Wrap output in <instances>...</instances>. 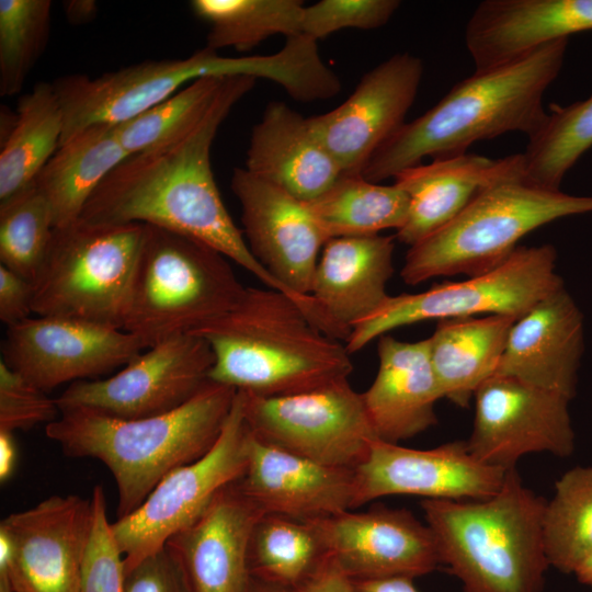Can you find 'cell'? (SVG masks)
<instances>
[{"mask_svg": "<svg viewBox=\"0 0 592 592\" xmlns=\"http://www.w3.org/2000/svg\"><path fill=\"white\" fill-rule=\"evenodd\" d=\"M255 81L248 76L226 78L196 125L126 158L98 186L79 219L90 224H141L193 238L236 262L265 287L295 300L252 254L221 200L210 164L219 126Z\"/></svg>", "mask_w": 592, "mask_h": 592, "instance_id": "6da1fadb", "label": "cell"}, {"mask_svg": "<svg viewBox=\"0 0 592 592\" xmlns=\"http://www.w3.org/2000/svg\"><path fill=\"white\" fill-rule=\"evenodd\" d=\"M567 46L568 39L549 42L505 64L475 71L433 107L406 122L372 155L361 175L379 183L426 157L466 153L479 140L509 132L532 137L547 118L544 94L562 68Z\"/></svg>", "mask_w": 592, "mask_h": 592, "instance_id": "7a4b0ae2", "label": "cell"}, {"mask_svg": "<svg viewBox=\"0 0 592 592\" xmlns=\"http://www.w3.org/2000/svg\"><path fill=\"white\" fill-rule=\"evenodd\" d=\"M209 345V380L237 391L280 397L348 379L345 344L320 330L282 292L247 287L235 308L193 330Z\"/></svg>", "mask_w": 592, "mask_h": 592, "instance_id": "3957f363", "label": "cell"}, {"mask_svg": "<svg viewBox=\"0 0 592 592\" xmlns=\"http://www.w3.org/2000/svg\"><path fill=\"white\" fill-rule=\"evenodd\" d=\"M236 395L235 388L209 382L178 409L148 418L66 410L45 426V433L66 456L94 458L106 466L117 488L116 516L122 519L137 510L169 473L213 447Z\"/></svg>", "mask_w": 592, "mask_h": 592, "instance_id": "277c9868", "label": "cell"}, {"mask_svg": "<svg viewBox=\"0 0 592 592\" xmlns=\"http://www.w3.org/2000/svg\"><path fill=\"white\" fill-rule=\"evenodd\" d=\"M546 499L508 469L500 490L476 501L422 499L440 565L464 592H542L550 567L544 546Z\"/></svg>", "mask_w": 592, "mask_h": 592, "instance_id": "5b68a950", "label": "cell"}, {"mask_svg": "<svg viewBox=\"0 0 592 592\" xmlns=\"http://www.w3.org/2000/svg\"><path fill=\"white\" fill-rule=\"evenodd\" d=\"M229 261L201 241L146 225L124 330L148 349L226 315L247 288Z\"/></svg>", "mask_w": 592, "mask_h": 592, "instance_id": "8992f818", "label": "cell"}, {"mask_svg": "<svg viewBox=\"0 0 592 592\" xmlns=\"http://www.w3.org/2000/svg\"><path fill=\"white\" fill-rule=\"evenodd\" d=\"M585 213H592V196L569 195L522 180L492 185L446 226L409 247L401 278L415 285L436 276L482 274L508 259L531 231Z\"/></svg>", "mask_w": 592, "mask_h": 592, "instance_id": "52a82bcc", "label": "cell"}, {"mask_svg": "<svg viewBox=\"0 0 592 592\" xmlns=\"http://www.w3.org/2000/svg\"><path fill=\"white\" fill-rule=\"evenodd\" d=\"M146 225L77 221L54 230L33 311L124 329Z\"/></svg>", "mask_w": 592, "mask_h": 592, "instance_id": "ba28073f", "label": "cell"}, {"mask_svg": "<svg viewBox=\"0 0 592 592\" xmlns=\"http://www.w3.org/2000/svg\"><path fill=\"white\" fill-rule=\"evenodd\" d=\"M292 68L283 50L225 57L205 46L185 58L144 60L94 78L66 75L53 82L64 113L60 145L92 125L126 122L204 77L248 76L282 86Z\"/></svg>", "mask_w": 592, "mask_h": 592, "instance_id": "9c48e42d", "label": "cell"}, {"mask_svg": "<svg viewBox=\"0 0 592 592\" xmlns=\"http://www.w3.org/2000/svg\"><path fill=\"white\" fill-rule=\"evenodd\" d=\"M551 244L517 247L500 265L460 282H443L417 294L389 295L345 341L350 354L399 327L479 314L520 318L538 300L563 286Z\"/></svg>", "mask_w": 592, "mask_h": 592, "instance_id": "30bf717a", "label": "cell"}, {"mask_svg": "<svg viewBox=\"0 0 592 592\" xmlns=\"http://www.w3.org/2000/svg\"><path fill=\"white\" fill-rule=\"evenodd\" d=\"M249 445L250 430L237 391L213 447L201 458L169 473L137 510L111 523L124 572L162 549L173 535L193 524L225 487L243 475Z\"/></svg>", "mask_w": 592, "mask_h": 592, "instance_id": "8fae6325", "label": "cell"}, {"mask_svg": "<svg viewBox=\"0 0 592 592\" xmlns=\"http://www.w3.org/2000/svg\"><path fill=\"white\" fill-rule=\"evenodd\" d=\"M239 392L257 440L327 466L356 469L378 439L349 379L289 396Z\"/></svg>", "mask_w": 592, "mask_h": 592, "instance_id": "7c38bea8", "label": "cell"}, {"mask_svg": "<svg viewBox=\"0 0 592 592\" xmlns=\"http://www.w3.org/2000/svg\"><path fill=\"white\" fill-rule=\"evenodd\" d=\"M208 343L185 333L157 343L104 379L79 380L56 398L61 411L82 409L117 419H140L178 409L210 380Z\"/></svg>", "mask_w": 592, "mask_h": 592, "instance_id": "4fadbf2b", "label": "cell"}, {"mask_svg": "<svg viewBox=\"0 0 592 592\" xmlns=\"http://www.w3.org/2000/svg\"><path fill=\"white\" fill-rule=\"evenodd\" d=\"M475 418L466 441L480 462L502 468L531 453L569 457L574 449L571 398L513 377L493 376L474 395Z\"/></svg>", "mask_w": 592, "mask_h": 592, "instance_id": "5bb4252c", "label": "cell"}, {"mask_svg": "<svg viewBox=\"0 0 592 592\" xmlns=\"http://www.w3.org/2000/svg\"><path fill=\"white\" fill-rule=\"evenodd\" d=\"M230 187L240 204L242 232L252 254L321 330L310 291L320 253L329 238L307 202L246 168L234 170Z\"/></svg>", "mask_w": 592, "mask_h": 592, "instance_id": "9a60e30c", "label": "cell"}, {"mask_svg": "<svg viewBox=\"0 0 592 592\" xmlns=\"http://www.w3.org/2000/svg\"><path fill=\"white\" fill-rule=\"evenodd\" d=\"M144 350L124 329L38 316L7 327L1 360L47 392L125 366Z\"/></svg>", "mask_w": 592, "mask_h": 592, "instance_id": "2e32d148", "label": "cell"}, {"mask_svg": "<svg viewBox=\"0 0 592 592\" xmlns=\"http://www.w3.org/2000/svg\"><path fill=\"white\" fill-rule=\"evenodd\" d=\"M92 527V501L77 494L52 496L5 516L0 535L14 591L80 592Z\"/></svg>", "mask_w": 592, "mask_h": 592, "instance_id": "e0dca14e", "label": "cell"}, {"mask_svg": "<svg viewBox=\"0 0 592 592\" xmlns=\"http://www.w3.org/2000/svg\"><path fill=\"white\" fill-rule=\"evenodd\" d=\"M309 522L326 555L352 581L414 579L440 566L431 528L407 509L380 505Z\"/></svg>", "mask_w": 592, "mask_h": 592, "instance_id": "ac0fdd59", "label": "cell"}, {"mask_svg": "<svg viewBox=\"0 0 592 592\" xmlns=\"http://www.w3.org/2000/svg\"><path fill=\"white\" fill-rule=\"evenodd\" d=\"M422 76L421 58L392 55L364 73L342 104L309 117L343 173L361 174L372 155L406 123Z\"/></svg>", "mask_w": 592, "mask_h": 592, "instance_id": "d6986e66", "label": "cell"}, {"mask_svg": "<svg viewBox=\"0 0 592 592\" xmlns=\"http://www.w3.org/2000/svg\"><path fill=\"white\" fill-rule=\"evenodd\" d=\"M505 473L477 459L463 441L415 449L377 439L355 469V508L392 494L483 500L500 490Z\"/></svg>", "mask_w": 592, "mask_h": 592, "instance_id": "ffe728a7", "label": "cell"}, {"mask_svg": "<svg viewBox=\"0 0 592 592\" xmlns=\"http://www.w3.org/2000/svg\"><path fill=\"white\" fill-rule=\"evenodd\" d=\"M394 236L338 237L320 253L310 291L321 330L346 341L352 329L388 298L394 273Z\"/></svg>", "mask_w": 592, "mask_h": 592, "instance_id": "44dd1931", "label": "cell"}, {"mask_svg": "<svg viewBox=\"0 0 592 592\" xmlns=\"http://www.w3.org/2000/svg\"><path fill=\"white\" fill-rule=\"evenodd\" d=\"M239 489L262 513L309 522L355 508V469L327 466L257 440Z\"/></svg>", "mask_w": 592, "mask_h": 592, "instance_id": "7402d4cb", "label": "cell"}, {"mask_svg": "<svg viewBox=\"0 0 592 592\" xmlns=\"http://www.w3.org/2000/svg\"><path fill=\"white\" fill-rule=\"evenodd\" d=\"M236 481L225 487L193 524L166 544L191 592L247 591L251 578L250 537L263 513Z\"/></svg>", "mask_w": 592, "mask_h": 592, "instance_id": "603a6c76", "label": "cell"}, {"mask_svg": "<svg viewBox=\"0 0 592 592\" xmlns=\"http://www.w3.org/2000/svg\"><path fill=\"white\" fill-rule=\"evenodd\" d=\"M583 351V315L562 286L516 319L494 376L513 377L572 399Z\"/></svg>", "mask_w": 592, "mask_h": 592, "instance_id": "cb8c5ba5", "label": "cell"}, {"mask_svg": "<svg viewBox=\"0 0 592 592\" xmlns=\"http://www.w3.org/2000/svg\"><path fill=\"white\" fill-rule=\"evenodd\" d=\"M409 197V212L396 239L412 247L440 230L483 190L508 181H524L522 153L490 159L476 153L433 159L395 175Z\"/></svg>", "mask_w": 592, "mask_h": 592, "instance_id": "d4e9b609", "label": "cell"}, {"mask_svg": "<svg viewBox=\"0 0 592 592\" xmlns=\"http://www.w3.org/2000/svg\"><path fill=\"white\" fill-rule=\"evenodd\" d=\"M587 31L592 0H486L467 22L465 44L480 71Z\"/></svg>", "mask_w": 592, "mask_h": 592, "instance_id": "484cf974", "label": "cell"}, {"mask_svg": "<svg viewBox=\"0 0 592 592\" xmlns=\"http://www.w3.org/2000/svg\"><path fill=\"white\" fill-rule=\"evenodd\" d=\"M377 352L376 377L362 397L378 439L398 444L436 424L434 406L443 396L428 338L403 342L384 334Z\"/></svg>", "mask_w": 592, "mask_h": 592, "instance_id": "4316f807", "label": "cell"}, {"mask_svg": "<svg viewBox=\"0 0 592 592\" xmlns=\"http://www.w3.org/2000/svg\"><path fill=\"white\" fill-rule=\"evenodd\" d=\"M246 169L304 202L321 195L343 173L309 117L281 101L270 102L253 126Z\"/></svg>", "mask_w": 592, "mask_h": 592, "instance_id": "83f0119b", "label": "cell"}, {"mask_svg": "<svg viewBox=\"0 0 592 592\" xmlns=\"http://www.w3.org/2000/svg\"><path fill=\"white\" fill-rule=\"evenodd\" d=\"M516 319L489 315L437 320L428 339L443 398L468 407L478 387L496 375Z\"/></svg>", "mask_w": 592, "mask_h": 592, "instance_id": "f1b7e54d", "label": "cell"}, {"mask_svg": "<svg viewBox=\"0 0 592 592\" xmlns=\"http://www.w3.org/2000/svg\"><path fill=\"white\" fill-rule=\"evenodd\" d=\"M128 157L110 124L92 125L60 145L35 181L55 229L77 221L98 186Z\"/></svg>", "mask_w": 592, "mask_h": 592, "instance_id": "f546056e", "label": "cell"}, {"mask_svg": "<svg viewBox=\"0 0 592 592\" xmlns=\"http://www.w3.org/2000/svg\"><path fill=\"white\" fill-rule=\"evenodd\" d=\"M64 113L53 83L37 82L18 104L16 122L0 151V202L33 185L58 150Z\"/></svg>", "mask_w": 592, "mask_h": 592, "instance_id": "4dcf8cb0", "label": "cell"}, {"mask_svg": "<svg viewBox=\"0 0 592 592\" xmlns=\"http://www.w3.org/2000/svg\"><path fill=\"white\" fill-rule=\"evenodd\" d=\"M307 204L329 239L379 235L391 228L397 231L409 212V197L395 183L382 185L349 173H342Z\"/></svg>", "mask_w": 592, "mask_h": 592, "instance_id": "1f68e13d", "label": "cell"}, {"mask_svg": "<svg viewBox=\"0 0 592 592\" xmlns=\"http://www.w3.org/2000/svg\"><path fill=\"white\" fill-rule=\"evenodd\" d=\"M190 8L208 25L205 46L216 52H247L273 35L303 34L300 0H192Z\"/></svg>", "mask_w": 592, "mask_h": 592, "instance_id": "d6a6232c", "label": "cell"}, {"mask_svg": "<svg viewBox=\"0 0 592 592\" xmlns=\"http://www.w3.org/2000/svg\"><path fill=\"white\" fill-rule=\"evenodd\" d=\"M326 556L310 522L263 513L251 533L248 565L251 577L297 589Z\"/></svg>", "mask_w": 592, "mask_h": 592, "instance_id": "836d02e7", "label": "cell"}, {"mask_svg": "<svg viewBox=\"0 0 592 592\" xmlns=\"http://www.w3.org/2000/svg\"><path fill=\"white\" fill-rule=\"evenodd\" d=\"M543 537L549 566L560 572L574 574L592 554V466H577L556 481Z\"/></svg>", "mask_w": 592, "mask_h": 592, "instance_id": "e575fe53", "label": "cell"}, {"mask_svg": "<svg viewBox=\"0 0 592 592\" xmlns=\"http://www.w3.org/2000/svg\"><path fill=\"white\" fill-rule=\"evenodd\" d=\"M592 147V94L548 113L522 152L524 181L558 191L566 173Z\"/></svg>", "mask_w": 592, "mask_h": 592, "instance_id": "d590c367", "label": "cell"}, {"mask_svg": "<svg viewBox=\"0 0 592 592\" xmlns=\"http://www.w3.org/2000/svg\"><path fill=\"white\" fill-rule=\"evenodd\" d=\"M54 230L52 209L35 183L0 202L1 265L34 283Z\"/></svg>", "mask_w": 592, "mask_h": 592, "instance_id": "8d00e7d4", "label": "cell"}, {"mask_svg": "<svg viewBox=\"0 0 592 592\" xmlns=\"http://www.w3.org/2000/svg\"><path fill=\"white\" fill-rule=\"evenodd\" d=\"M226 78L197 79L161 103L115 125L121 145L133 156L189 130L207 113Z\"/></svg>", "mask_w": 592, "mask_h": 592, "instance_id": "74e56055", "label": "cell"}, {"mask_svg": "<svg viewBox=\"0 0 592 592\" xmlns=\"http://www.w3.org/2000/svg\"><path fill=\"white\" fill-rule=\"evenodd\" d=\"M50 0H0V94H18L48 43Z\"/></svg>", "mask_w": 592, "mask_h": 592, "instance_id": "f35d334b", "label": "cell"}, {"mask_svg": "<svg viewBox=\"0 0 592 592\" xmlns=\"http://www.w3.org/2000/svg\"><path fill=\"white\" fill-rule=\"evenodd\" d=\"M399 5L398 0H321L305 5L301 33L318 42L343 29L375 30L391 19Z\"/></svg>", "mask_w": 592, "mask_h": 592, "instance_id": "ab89813d", "label": "cell"}, {"mask_svg": "<svg viewBox=\"0 0 592 592\" xmlns=\"http://www.w3.org/2000/svg\"><path fill=\"white\" fill-rule=\"evenodd\" d=\"M91 501L93 527L82 568L80 592H123V555L107 519L102 486L94 487Z\"/></svg>", "mask_w": 592, "mask_h": 592, "instance_id": "60d3db41", "label": "cell"}, {"mask_svg": "<svg viewBox=\"0 0 592 592\" xmlns=\"http://www.w3.org/2000/svg\"><path fill=\"white\" fill-rule=\"evenodd\" d=\"M60 413L56 399L0 360V432L47 425Z\"/></svg>", "mask_w": 592, "mask_h": 592, "instance_id": "b9f144b4", "label": "cell"}, {"mask_svg": "<svg viewBox=\"0 0 592 592\" xmlns=\"http://www.w3.org/2000/svg\"><path fill=\"white\" fill-rule=\"evenodd\" d=\"M123 592H191L183 571L164 546L124 572Z\"/></svg>", "mask_w": 592, "mask_h": 592, "instance_id": "7bdbcfd3", "label": "cell"}, {"mask_svg": "<svg viewBox=\"0 0 592 592\" xmlns=\"http://www.w3.org/2000/svg\"><path fill=\"white\" fill-rule=\"evenodd\" d=\"M34 283L0 264V320L7 327L31 318Z\"/></svg>", "mask_w": 592, "mask_h": 592, "instance_id": "ee69618b", "label": "cell"}, {"mask_svg": "<svg viewBox=\"0 0 592 592\" xmlns=\"http://www.w3.org/2000/svg\"><path fill=\"white\" fill-rule=\"evenodd\" d=\"M297 590L298 592H354L352 580L328 556Z\"/></svg>", "mask_w": 592, "mask_h": 592, "instance_id": "f6af8a7d", "label": "cell"}, {"mask_svg": "<svg viewBox=\"0 0 592 592\" xmlns=\"http://www.w3.org/2000/svg\"><path fill=\"white\" fill-rule=\"evenodd\" d=\"M354 592H419L410 578L352 581Z\"/></svg>", "mask_w": 592, "mask_h": 592, "instance_id": "bcb514c9", "label": "cell"}, {"mask_svg": "<svg viewBox=\"0 0 592 592\" xmlns=\"http://www.w3.org/2000/svg\"><path fill=\"white\" fill-rule=\"evenodd\" d=\"M18 460V448L13 433L0 432V481L7 482L13 475Z\"/></svg>", "mask_w": 592, "mask_h": 592, "instance_id": "7dc6e473", "label": "cell"}, {"mask_svg": "<svg viewBox=\"0 0 592 592\" xmlns=\"http://www.w3.org/2000/svg\"><path fill=\"white\" fill-rule=\"evenodd\" d=\"M65 16L73 25L91 22L98 14V3L94 0H67L62 2Z\"/></svg>", "mask_w": 592, "mask_h": 592, "instance_id": "c3c4849f", "label": "cell"}, {"mask_svg": "<svg viewBox=\"0 0 592 592\" xmlns=\"http://www.w3.org/2000/svg\"><path fill=\"white\" fill-rule=\"evenodd\" d=\"M0 592H15L10 573L9 545L2 535H0Z\"/></svg>", "mask_w": 592, "mask_h": 592, "instance_id": "681fc988", "label": "cell"}, {"mask_svg": "<svg viewBox=\"0 0 592 592\" xmlns=\"http://www.w3.org/2000/svg\"><path fill=\"white\" fill-rule=\"evenodd\" d=\"M246 592H298V590L251 577Z\"/></svg>", "mask_w": 592, "mask_h": 592, "instance_id": "f907efd6", "label": "cell"}, {"mask_svg": "<svg viewBox=\"0 0 592 592\" xmlns=\"http://www.w3.org/2000/svg\"><path fill=\"white\" fill-rule=\"evenodd\" d=\"M574 576L582 584L588 585L590 583L592 580V554L577 569Z\"/></svg>", "mask_w": 592, "mask_h": 592, "instance_id": "816d5d0a", "label": "cell"}, {"mask_svg": "<svg viewBox=\"0 0 592 592\" xmlns=\"http://www.w3.org/2000/svg\"><path fill=\"white\" fill-rule=\"evenodd\" d=\"M588 585L592 588V580L590 581V583Z\"/></svg>", "mask_w": 592, "mask_h": 592, "instance_id": "f5cc1de1", "label": "cell"}]
</instances>
